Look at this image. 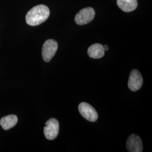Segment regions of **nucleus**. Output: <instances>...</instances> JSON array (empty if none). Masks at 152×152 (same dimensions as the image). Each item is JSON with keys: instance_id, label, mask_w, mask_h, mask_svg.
Wrapping results in <instances>:
<instances>
[{"instance_id": "nucleus-1", "label": "nucleus", "mask_w": 152, "mask_h": 152, "mask_svg": "<svg viewBox=\"0 0 152 152\" xmlns=\"http://www.w3.org/2000/svg\"><path fill=\"white\" fill-rule=\"evenodd\" d=\"M50 9L47 6L38 5L32 8L26 16V20L31 26H38L45 22L50 16Z\"/></svg>"}, {"instance_id": "nucleus-2", "label": "nucleus", "mask_w": 152, "mask_h": 152, "mask_svg": "<svg viewBox=\"0 0 152 152\" xmlns=\"http://www.w3.org/2000/svg\"><path fill=\"white\" fill-rule=\"evenodd\" d=\"M58 45L54 39H48L45 42L42 49V56L45 61L49 62L54 57L58 50Z\"/></svg>"}, {"instance_id": "nucleus-3", "label": "nucleus", "mask_w": 152, "mask_h": 152, "mask_svg": "<svg viewBox=\"0 0 152 152\" xmlns=\"http://www.w3.org/2000/svg\"><path fill=\"white\" fill-rule=\"evenodd\" d=\"M59 131V124L58 121L55 118H50L46 122L44 127V133L47 139L52 140L56 138Z\"/></svg>"}, {"instance_id": "nucleus-4", "label": "nucleus", "mask_w": 152, "mask_h": 152, "mask_svg": "<svg viewBox=\"0 0 152 152\" xmlns=\"http://www.w3.org/2000/svg\"><path fill=\"white\" fill-rule=\"evenodd\" d=\"M95 15V12L92 7L82 9L75 16V20L78 25H85L91 22Z\"/></svg>"}, {"instance_id": "nucleus-5", "label": "nucleus", "mask_w": 152, "mask_h": 152, "mask_svg": "<svg viewBox=\"0 0 152 152\" xmlns=\"http://www.w3.org/2000/svg\"><path fill=\"white\" fill-rule=\"evenodd\" d=\"M78 110L82 116L90 122H95L98 118V114L95 109L87 103H81L78 106Z\"/></svg>"}, {"instance_id": "nucleus-6", "label": "nucleus", "mask_w": 152, "mask_h": 152, "mask_svg": "<svg viewBox=\"0 0 152 152\" xmlns=\"http://www.w3.org/2000/svg\"><path fill=\"white\" fill-rule=\"evenodd\" d=\"M143 80L140 72L137 69H134L131 72L128 87L132 91H136L141 88L142 85Z\"/></svg>"}, {"instance_id": "nucleus-7", "label": "nucleus", "mask_w": 152, "mask_h": 152, "mask_svg": "<svg viewBox=\"0 0 152 152\" xmlns=\"http://www.w3.org/2000/svg\"><path fill=\"white\" fill-rule=\"evenodd\" d=\"M126 148L130 152H142V144L140 137L136 134L130 135L126 142Z\"/></svg>"}, {"instance_id": "nucleus-8", "label": "nucleus", "mask_w": 152, "mask_h": 152, "mask_svg": "<svg viewBox=\"0 0 152 152\" xmlns=\"http://www.w3.org/2000/svg\"><path fill=\"white\" fill-rule=\"evenodd\" d=\"M88 56L93 59L102 58L105 53L103 46L100 44H95L90 46L87 51Z\"/></svg>"}, {"instance_id": "nucleus-9", "label": "nucleus", "mask_w": 152, "mask_h": 152, "mask_svg": "<svg viewBox=\"0 0 152 152\" xmlns=\"http://www.w3.org/2000/svg\"><path fill=\"white\" fill-rule=\"evenodd\" d=\"M18 121V117L14 114H10L2 117L0 120V125L5 130H8L14 127Z\"/></svg>"}, {"instance_id": "nucleus-10", "label": "nucleus", "mask_w": 152, "mask_h": 152, "mask_svg": "<svg viewBox=\"0 0 152 152\" xmlns=\"http://www.w3.org/2000/svg\"><path fill=\"white\" fill-rule=\"evenodd\" d=\"M117 4L122 11L127 12L134 11L137 6V0H117Z\"/></svg>"}, {"instance_id": "nucleus-11", "label": "nucleus", "mask_w": 152, "mask_h": 152, "mask_svg": "<svg viewBox=\"0 0 152 152\" xmlns=\"http://www.w3.org/2000/svg\"><path fill=\"white\" fill-rule=\"evenodd\" d=\"M103 48L105 51H108L109 50V47L107 45H104L103 46Z\"/></svg>"}]
</instances>
